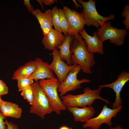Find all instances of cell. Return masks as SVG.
Masks as SVG:
<instances>
[{"label": "cell", "mask_w": 129, "mask_h": 129, "mask_svg": "<svg viewBox=\"0 0 129 129\" xmlns=\"http://www.w3.org/2000/svg\"><path fill=\"white\" fill-rule=\"evenodd\" d=\"M34 100L30 108V113L36 114L42 119L45 115L54 112L48 98L40 85L39 81H35L31 85Z\"/></svg>", "instance_id": "cell-3"}, {"label": "cell", "mask_w": 129, "mask_h": 129, "mask_svg": "<svg viewBox=\"0 0 129 129\" xmlns=\"http://www.w3.org/2000/svg\"><path fill=\"white\" fill-rule=\"evenodd\" d=\"M123 17L125 19L123 21V23L125 26V29L127 30H129V5H126L124 7L121 14Z\"/></svg>", "instance_id": "cell-24"}, {"label": "cell", "mask_w": 129, "mask_h": 129, "mask_svg": "<svg viewBox=\"0 0 129 129\" xmlns=\"http://www.w3.org/2000/svg\"><path fill=\"white\" fill-rule=\"evenodd\" d=\"M22 112V108L18 105L10 102L3 101L0 107V112L6 117L19 118Z\"/></svg>", "instance_id": "cell-18"}, {"label": "cell", "mask_w": 129, "mask_h": 129, "mask_svg": "<svg viewBox=\"0 0 129 129\" xmlns=\"http://www.w3.org/2000/svg\"><path fill=\"white\" fill-rule=\"evenodd\" d=\"M22 91L21 93V96L24 98L26 100L30 105H32L33 102L34 97L31 85Z\"/></svg>", "instance_id": "cell-23"}, {"label": "cell", "mask_w": 129, "mask_h": 129, "mask_svg": "<svg viewBox=\"0 0 129 129\" xmlns=\"http://www.w3.org/2000/svg\"><path fill=\"white\" fill-rule=\"evenodd\" d=\"M67 109L73 114L75 122H85L91 118L95 113L94 107L91 106L82 108L69 107Z\"/></svg>", "instance_id": "cell-16"}, {"label": "cell", "mask_w": 129, "mask_h": 129, "mask_svg": "<svg viewBox=\"0 0 129 129\" xmlns=\"http://www.w3.org/2000/svg\"><path fill=\"white\" fill-rule=\"evenodd\" d=\"M70 50L72 53V64L79 65L81 66L83 72L91 74V68L95 63L94 54L88 52L87 44L80 34L74 36Z\"/></svg>", "instance_id": "cell-1"}, {"label": "cell", "mask_w": 129, "mask_h": 129, "mask_svg": "<svg viewBox=\"0 0 129 129\" xmlns=\"http://www.w3.org/2000/svg\"><path fill=\"white\" fill-rule=\"evenodd\" d=\"M96 32L98 38L103 42L109 40L111 43L117 46L124 44L128 34L125 29H120L114 27L112 26L110 21L105 22L100 26Z\"/></svg>", "instance_id": "cell-6"}, {"label": "cell", "mask_w": 129, "mask_h": 129, "mask_svg": "<svg viewBox=\"0 0 129 129\" xmlns=\"http://www.w3.org/2000/svg\"><path fill=\"white\" fill-rule=\"evenodd\" d=\"M59 129H72L71 128H69L66 126H63L60 127Z\"/></svg>", "instance_id": "cell-32"}, {"label": "cell", "mask_w": 129, "mask_h": 129, "mask_svg": "<svg viewBox=\"0 0 129 129\" xmlns=\"http://www.w3.org/2000/svg\"><path fill=\"white\" fill-rule=\"evenodd\" d=\"M72 1L75 4V5L76 8L77 9H78V7H81V8H83L82 7L81 5H79L76 2L75 0H73Z\"/></svg>", "instance_id": "cell-30"}, {"label": "cell", "mask_w": 129, "mask_h": 129, "mask_svg": "<svg viewBox=\"0 0 129 129\" xmlns=\"http://www.w3.org/2000/svg\"><path fill=\"white\" fill-rule=\"evenodd\" d=\"M6 117L3 115L0 112V129H7L4 120Z\"/></svg>", "instance_id": "cell-28"}, {"label": "cell", "mask_w": 129, "mask_h": 129, "mask_svg": "<svg viewBox=\"0 0 129 129\" xmlns=\"http://www.w3.org/2000/svg\"><path fill=\"white\" fill-rule=\"evenodd\" d=\"M5 124L7 126V129H18L17 125L8 121L7 120L5 121Z\"/></svg>", "instance_id": "cell-27"}, {"label": "cell", "mask_w": 129, "mask_h": 129, "mask_svg": "<svg viewBox=\"0 0 129 129\" xmlns=\"http://www.w3.org/2000/svg\"><path fill=\"white\" fill-rule=\"evenodd\" d=\"M77 1L83 7L82 13L85 21V25L87 27L92 25L99 28L106 22L113 20L115 18V16L112 14L107 17L99 14L96 8L95 1L89 0L85 2L82 0H77Z\"/></svg>", "instance_id": "cell-5"}, {"label": "cell", "mask_w": 129, "mask_h": 129, "mask_svg": "<svg viewBox=\"0 0 129 129\" xmlns=\"http://www.w3.org/2000/svg\"><path fill=\"white\" fill-rule=\"evenodd\" d=\"M64 11L67 21L68 30V34L76 36L84 29L85 21L82 13L72 10L67 6H64Z\"/></svg>", "instance_id": "cell-9"}, {"label": "cell", "mask_w": 129, "mask_h": 129, "mask_svg": "<svg viewBox=\"0 0 129 129\" xmlns=\"http://www.w3.org/2000/svg\"><path fill=\"white\" fill-rule=\"evenodd\" d=\"M37 1L38 2V3L40 5L43 9H44V6L43 5L42 3L40 1V0H37Z\"/></svg>", "instance_id": "cell-33"}, {"label": "cell", "mask_w": 129, "mask_h": 129, "mask_svg": "<svg viewBox=\"0 0 129 129\" xmlns=\"http://www.w3.org/2000/svg\"><path fill=\"white\" fill-rule=\"evenodd\" d=\"M36 68V66L35 61L30 60L19 67L14 71L12 79L15 80L19 78L29 77L34 72Z\"/></svg>", "instance_id": "cell-19"}, {"label": "cell", "mask_w": 129, "mask_h": 129, "mask_svg": "<svg viewBox=\"0 0 129 129\" xmlns=\"http://www.w3.org/2000/svg\"><path fill=\"white\" fill-rule=\"evenodd\" d=\"M40 1L42 3L48 5L53 4L57 1V0H40Z\"/></svg>", "instance_id": "cell-29"}, {"label": "cell", "mask_w": 129, "mask_h": 129, "mask_svg": "<svg viewBox=\"0 0 129 129\" xmlns=\"http://www.w3.org/2000/svg\"><path fill=\"white\" fill-rule=\"evenodd\" d=\"M65 38V36L62 33L53 28L47 35L44 36L42 43L45 49L53 50L61 44Z\"/></svg>", "instance_id": "cell-14"}, {"label": "cell", "mask_w": 129, "mask_h": 129, "mask_svg": "<svg viewBox=\"0 0 129 129\" xmlns=\"http://www.w3.org/2000/svg\"><path fill=\"white\" fill-rule=\"evenodd\" d=\"M65 37V39L62 44L58 46L57 48L59 49L58 53L61 59L64 61H65L67 65H71V57L72 53L70 50V47L74 36L67 34Z\"/></svg>", "instance_id": "cell-17"}, {"label": "cell", "mask_w": 129, "mask_h": 129, "mask_svg": "<svg viewBox=\"0 0 129 129\" xmlns=\"http://www.w3.org/2000/svg\"><path fill=\"white\" fill-rule=\"evenodd\" d=\"M19 91L28 88L33 83V79L30 77L28 78H19L17 79Z\"/></svg>", "instance_id": "cell-21"}, {"label": "cell", "mask_w": 129, "mask_h": 129, "mask_svg": "<svg viewBox=\"0 0 129 129\" xmlns=\"http://www.w3.org/2000/svg\"><path fill=\"white\" fill-rule=\"evenodd\" d=\"M32 14L38 20L43 35L44 36L47 35L53 28L51 10L48 9L43 12L37 9Z\"/></svg>", "instance_id": "cell-15"}, {"label": "cell", "mask_w": 129, "mask_h": 129, "mask_svg": "<svg viewBox=\"0 0 129 129\" xmlns=\"http://www.w3.org/2000/svg\"><path fill=\"white\" fill-rule=\"evenodd\" d=\"M39 82L46 94L54 112L59 115L61 111L67 109L58 93L57 90L60 83L57 78L54 77L41 80Z\"/></svg>", "instance_id": "cell-4"}, {"label": "cell", "mask_w": 129, "mask_h": 129, "mask_svg": "<svg viewBox=\"0 0 129 129\" xmlns=\"http://www.w3.org/2000/svg\"><path fill=\"white\" fill-rule=\"evenodd\" d=\"M8 92V87L4 82L0 80V95H4L7 94Z\"/></svg>", "instance_id": "cell-25"}, {"label": "cell", "mask_w": 129, "mask_h": 129, "mask_svg": "<svg viewBox=\"0 0 129 129\" xmlns=\"http://www.w3.org/2000/svg\"><path fill=\"white\" fill-rule=\"evenodd\" d=\"M52 54L53 59L51 63L49 64V67L55 73L60 83L65 79L69 72L77 64L67 65L60 58L57 48L53 50Z\"/></svg>", "instance_id": "cell-10"}, {"label": "cell", "mask_w": 129, "mask_h": 129, "mask_svg": "<svg viewBox=\"0 0 129 129\" xmlns=\"http://www.w3.org/2000/svg\"><path fill=\"white\" fill-rule=\"evenodd\" d=\"M34 61L36 68L30 77L35 81L55 77L54 72L50 68L48 63L43 61L42 59L38 57L36 58Z\"/></svg>", "instance_id": "cell-12"}, {"label": "cell", "mask_w": 129, "mask_h": 129, "mask_svg": "<svg viewBox=\"0 0 129 129\" xmlns=\"http://www.w3.org/2000/svg\"><path fill=\"white\" fill-rule=\"evenodd\" d=\"M1 96L0 95V107L2 104V103L3 101L1 97Z\"/></svg>", "instance_id": "cell-34"}, {"label": "cell", "mask_w": 129, "mask_h": 129, "mask_svg": "<svg viewBox=\"0 0 129 129\" xmlns=\"http://www.w3.org/2000/svg\"><path fill=\"white\" fill-rule=\"evenodd\" d=\"M51 11L52 22L54 29L62 33L60 27L59 9L57 6H54L51 10Z\"/></svg>", "instance_id": "cell-20"}, {"label": "cell", "mask_w": 129, "mask_h": 129, "mask_svg": "<svg viewBox=\"0 0 129 129\" xmlns=\"http://www.w3.org/2000/svg\"><path fill=\"white\" fill-rule=\"evenodd\" d=\"M81 66L76 65L75 67L68 73L64 80L59 86L58 92L59 93L60 97L64 95L67 92L80 88L81 84L84 83H88L91 81L90 79L83 78L79 80L77 75L81 70Z\"/></svg>", "instance_id": "cell-7"}, {"label": "cell", "mask_w": 129, "mask_h": 129, "mask_svg": "<svg viewBox=\"0 0 129 129\" xmlns=\"http://www.w3.org/2000/svg\"><path fill=\"white\" fill-rule=\"evenodd\" d=\"M109 129H125L122 127L120 125L111 128Z\"/></svg>", "instance_id": "cell-31"}, {"label": "cell", "mask_w": 129, "mask_h": 129, "mask_svg": "<svg viewBox=\"0 0 129 129\" xmlns=\"http://www.w3.org/2000/svg\"><path fill=\"white\" fill-rule=\"evenodd\" d=\"M102 89L99 87L97 89L92 90L87 87L83 89L84 93L82 94L75 95L68 94L62 96L61 99L63 103L67 108L91 106L96 99L100 100L110 104L111 103L108 99L100 96Z\"/></svg>", "instance_id": "cell-2"}, {"label": "cell", "mask_w": 129, "mask_h": 129, "mask_svg": "<svg viewBox=\"0 0 129 129\" xmlns=\"http://www.w3.org/2000/svg\"><path fill=\"white\" fill-rule=\"evenodd\" d=\"M80 33L87 44V50L89 52L101 54H104L103 42L98 38L96 31L93 32V36L88 34L84 29Z\"/></svg>", "instance_id": "cell-13"}, {"label": "cell", "mask_w": 129, "mask_h": 129, "mask_svg": "<svg viewBox=\"0 0 129 129\" xmlns=\"http://www.w3.org/2000/svg\"><path fill=\"white\" fill-rule=\"evenodd\" d=\"M24 5L27 8L28 12L32 13L34 10L33 7L30 3V0H24Z\"/></svg>", "instance_id": "cell-26"}, {"label": "cell", "mask_w": 129, "mask_h": 129, "mask_svg": "<svg viewBox=\"0 0 129 129\" xmlns=\"http://www.w3.org/2000/svg\"><path fill=\"white\" fill-rule=\"evenodd\" d=\"M122 106L112 109L104 105L100 113L97 117L91 118L85 122L82 126L83 128L90 127L91 129H99L103 123L110 126L112 124V119L116 116L117 114L122 109Z\"/></svg>", "instance_id": "cell-8"}, {"label": "cell", "mask_w": 129, "mask_h": 129, "mask_svg": "<svg viewBox=\"0 0 129 129\" xmlns=\"http://www.w3.org/2000/svg\"><path fill=\"white\" fill-rule=\"evenodd\" d=\"M59 11L61 29L65 36H66L68 34V27L65 14L63 9H59Z\"/></svg>", "instance_id": "cell-22"}, {"label": "cell", "mask_w": 129, "mask_h": 129, "mask_svg": "<svg viewBox=\"0 0 129 129\" xmlns=\"http://www.w3.org/2000/svg\"><path fill=\"white\" fill-rule=\"evenodd\" d=\"M129 81V73L123 71L118 75L116 80L109 84L98 85L99 87L102 88L108 87L112 89L115 93L116 98L112 103V108L115 109L122 106L123 101L120 97L121 92L125 84Z\"/></svg>", "instance_id": "cell-11"}]
</instances>
